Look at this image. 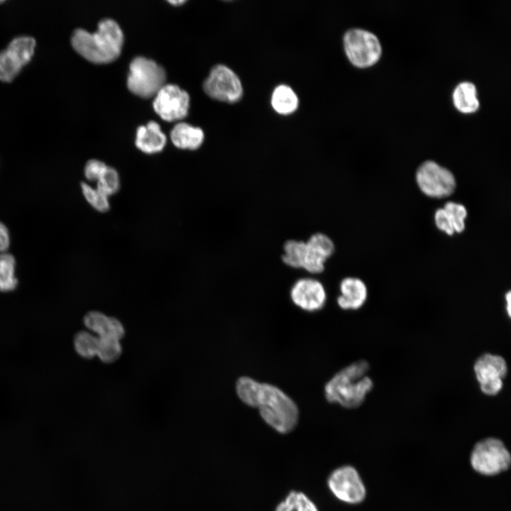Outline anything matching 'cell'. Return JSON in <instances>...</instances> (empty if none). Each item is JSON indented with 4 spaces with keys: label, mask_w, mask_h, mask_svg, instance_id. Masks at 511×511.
Segmentation results:
<instances>
[{
    "label": "cell",
    "mask_w": 511,
    "mask_h": 511,
    "mask_svg": "<svg viewBox=\"0 0 511 511\" xmlns=\"http://www.w3.org/2000/svg\"><path fill=\"white\" fill-rule=\"evenodd\" d=\"M238 397L246 405L258 408L263 419L281 434L296 427L299 411L295 402L275 385L241 377L236 385Z\"/></svg>",
    "instance_id": "cell-1"
},
{
    "label": "cell",
    "mask_w": 511,
    "mask_h": 511,
    "mask_svg": "<svg viewBox=\"0 0 511 511\" xmlns=\"http://www.w3.org/2000/svg\"><path fill=\"white\" fill-rule=\"evenodd\" d=\"M73 48L94 63H108L119 57L123 43V33L117 22L104 18L98 23L97 31L90 33L77 28L71 37Z\"/></svg>",
    "instance_id": "cell-2"
},
{
    "label": "cell",
    "mask_w": 511,
    "mask_h": 511,
    "mask_svg": "<svg viewBox=\"0 0 511 511\" xmlns=\"http://www.w3.org/2000/svg\"><path fill=\"white\" fill-rule=\"evenodd\" d=\"M369 367L361 359L339 370L324 387L327 401L347 409L359 407L373 388L372 380L366 375Z\"/></svg>",
    "instance_id": "cell-3"
},
{
    "label": "cell",
    "mask_w": 511,
    "mask_h": 511,
    "mask_svg": "<svg viewBox=\"0 0 511 511\" xmlns=\"http://www.w3.org/2000/svg\"><path fill=\"white\" fill-rule=\"evenodd\" d=\"M165 79L163 67L152 59L136 56L129 64L128 88L141 97L155 96L165 84Z\"/></svg>",
    "instance_id": "cell-4"
},
{
    "label": "cell",
    "mask_w": 511,
    "mask_h": 511,
    "mask_svg": "<svg viewBox=\"0 0 511 511\" xmlns=\"http://www.w3.org/2000/svg\"><path fill=\"white\" fill-rule=\"evenodd\" d=\"M344 48L349 61L358 67L375 63L381 55V45L372 32L362 28H351L344 34Z\"/></svg>",
    "instance_id": "cell-5"
},
{
    "label": "cell",
    "mask_w": 511,
    "mask_h": 511,
    "mask_svg": "<svg viewBox=\"0 0 511 511\" xmlns=\"http://www.w3.org/2000/svg\"><path fill=\"white\" fill-rule=\"evenodd\" d=\"M471 462L477 472L493 476L507 470L510 467L511 458L500 440L487 438L476 444L471 453Z\"/></svg>",
    "instance_id": "cell-6"
},
{
    "label": "cell",
    "mask_w": 511,
    "mask_h": 511,
    "mask_svg": "<svg viewBox=\"0 0 511 511\" xmlns=\"http://www.w3.org/2000/svg\"><path fill=\"white\" fill-rule=\"evenodd\" d=\"M203 89L210 97L228 103L238 101L243 94L239 77L232 70L222 64L211 67L209 75L204 80Z\"/></svg>",
    "instance_id": "cell-7"
},
{
    "label": "cell",
    "mask_w": 511,
    "mask_h": 511,
    "mask_svg": "<svg viewBox=\"0 0 511 511\" xmlns=\"http://www.w3.org/2000/svg\"><path fill=\"white\" fill-rule=\"evenodd\" d=\"M416 180L422 192L434 198L448 197L456 187L455 178L450 170L432 160L424 161L419 165Z\"/></svg>",
    "instance_id": "cell-8"
},
{
    "label": "cell",
    "mask_w": 511,
    "mask_h": 511,
    "mask_svg": "<svg viewBox=\"0 0 511 511\" xmlns=\"http://www.w3.org/2000/svg\"><path fill=\"white\" fill-rule=\"evenodd\" d=\"M473 370L483 393L489 396L499 393L507 372L506 361L502 356L484 353L476 359Z\"/></svg>",
    "instance_id": "cell-9"
},
{
    "label": "cell",
    "mask_w": 511,
    "mask_h": 511,
    "mask_svg": "<svg viewBox=\"0 0 511 511\" xmlns=\"http://www.w3.org/2000/svg\"><path fill=\"white\" fill-rule=\"evenodd\" d=\"M327 483L331 493L343 502L357 504L365 498V486L352 466H344L336 468L329 476Z\"/></svg>",
    "instance_id": "cell-10"
},
{
    "label": "cell",
    "mask_w": 511,
    "mask_h": 511,
    "mask_svg": "<svg viewBox=\"0 0 511 511\" xmlns=\"http://www.w3.org/2000/svg\"><path fill=\"white\" fill-rule=\"evenodd\" d=\"M189 105V94L175 84H165L155 95L153 102L155 112L168 121L185 117Z\"/></svg>",
    "instance_id": "cell-11"
},
{
    "label": "cell",
    "mask_w": 511,
    "mask_h": 511,
    "mask_svg": "<svg viewBox=\"0 0 511 511\" xmlns=\"http://www.w3.org/2000/svg\"><path fill=\"white\" fill-rule=\"evenodd\" d=\"M336 246L326 233L315 232L305 240L302 270L306 274L317 276L322 274L327 261L334 256Z\"/></svg>",
    "instance_id": "cell-12"
},
{
    "label": "cell",
    "mask_w": 511,
    "mask_h": 511,
    "mask_svg": "<svg viewBox=\"0 0 511 511\" xmlns=\"http://www.w3.org/2000/svg\"><path fill=\"white\" fill-rule=\"evenodd\" d=\"M290 297L297 307L305 311L314 312L324 307L327 294L324 283L318 278L303 275L292 284Z\"/></svg>",
    "instance_id": "cell-13"
},
{
    "label": "cell",
    "mask_w": 511,
    "mask_h": 511,
    "mask_svg": "<svg viewBox=\"0 0 511 511\" xmlns=\"http://www.w3.org/2000/svg\"><path fill=\"white\" fill-rule=\"evenodd\" d=\"M340 295L336 298L338 305L343 309H358L365 303L368 290L365 282L357 277L346 276L339 282Z\"/></svg>",
    "instance_id": "cell-14"
},
{
    "label": "cell",
    "mask_w": 511,
    "mask_h": 511,
    "mask_svg": "<svg viewBox=\"0 0 511 511\" xmlns=\"http://www.w3.org/2000/svg\"><path fill=\"white\" fill-rule=\"evenodd\" d=\"M84 324L98 337H111L121 341L125 335V328L117 318L109 317L101 312L91 311L87 313L84 317Z\"/></svg>",
    "instance_id": "cell-15"
},
{
    "label": "cell",
    "mask_w": 511,
    "mask_h": 511,
    "mask_svg": "<svg viewBox=\"0 0 511 511\" xmlns=\"http://www.w3.org/2000/svg\"><path fill=\"white\" fill-rule=\"evenodd\" d=\"M167 142L165 134L161 131L160 125L150 121L145 126L138 127L135 144L142 152L153 154L163 150Z\"/></svg>",
    "instance_id": "cell-16"
},
{
    "label": "cell",
    "mask_w": 511,
    "mask_h": 511,
    "mask_svg": "<svg viewBox=\"0 0 511 511\" xmlns=\"http://www.w3.org/2000/svg\"><path fill=\"white\" fill-rule=\"evenodd\" d=\"M172 143L178 148L195 150L199 148L204 139L202 128L186 122L176 123L170 131Z\"/></svg>",
    "instance_id": "cell-17"
},
{
    "label": "cell",
    "mask_w": 511,
    "mask_h": 511,
    "mask_svg": "<svg viewBox=\"0 0 511 511\" xmlns=\"http://www.w3.org/2000/svg\"><path fill=\"white\" fill-rule=\"evenodd\" d=\"M455 106L463 113L473 112L479 106L475 84L469 81L458 83L453 92Z\"/></svg>",
    "instance_id": "cell-18"
},
{
    "label": "cell",
    "mask_w": 511,
    "mask_h": 511,
    "mask_svg": "<svg viewBox=\"0 0 511 511\" xmlns=\"http://www.w3.org/2000/svg\"><path fill=\"white\" fill-rule=\"evenodd\" d=\"M298 104L297 96L290 86L280 84L273 90L271 105L279 114L289 115L294 113L298 107Z\"/></svg>",
    "instance_id": "cell-19"
},
{
    "label": "cell",
    "mask_w": 511,
    "mask_h": 511,
    "mask_svg": "<svg viewBox=\"0 0 511 511\" xmlns=\"http://www.w3.org/2000/svg\"><path fill=\"white\" fill-rule=\"evenodd\" d=\"M304 250V240L287 239L282 244L280 260L286 267L302 270Z\"/></svg>",
    "instance_id": "cell-20"
},
{
    "label": "cell",
    "mask_w": 511,
    "mask_h": 511,
    "mask_svg": "<svg viewBox=\"0 0 511 511\" xmlns=\"http://www.w3.org/2000/svg\"><path fill=\"white\" fill-rule=\"evenodd\" d=\"M35 40L31 36H19L13 38L6 48L23 67L31 60L35 48Z\"/></svg>",
    "instance_id": "cell-21"
},
{
    "label": "cell",
    "mask_w": 511,
    "mask_h": 511,
    "mask_svg": "<svg viewBox=\"0 0 511 511\" xmlns=\"http://www.w3.org/2000/svg\"><path fill=\"white\" fill-rule=\"evenodd\" d=\"M16 260L7 253L0 254V292L13 290L18 284L15 276Z\"/></svg>",
    "instance_id": "cell-22"
},
{
    "label": "cell",
    "mask_w": 511,
    "mask_h": 511,
    "mask_svg": "<svg viewBox=\"0 0 511 511\" xmlns=\"http://www.w3.org/2000/svg\"><path fill=\"white\" fill-rule=\"evenodd\" d=\"M275 511H318L314 503L304 493L291 491Z\"/></svg>",
    "instance_id": "cell-23"
},
{
    "label": "cell",
    "mask_w": 511,
    "mask_h": 511,
    "mask_svg": "<svg viewBox=\"0 0 511 511\" xmlns=\"http://www.w3.org/2000/svg\"><path fill=\"white\" fill-rule=\"evenodd\" d=\"M99 338L87 331L77 332L74 337L76 352L82 358H92L97 356Z\"/></svg>",
    "instance_id": "cell-24"
},
{
    "label": "cell",
    "mask_w": 511,
    "mask_h": 511,
    "mask_svg": "<svg viewBox=\"0 0 511 511\" xmlns=\"http://www.w3.org/2000/svg\"><path fill=\"white\" fill-rule=\"evenodd\" d=\"M98 337V336H97ZM97 356L104 363H112L119 358L122 353L120 340L111 337H98Z\"/></svg>",
    "instance_id": "cell-25"
},
{
    "label": "cell",
    "mask_w": 511,
    "mask_h": 511,
    "mask_svg": "<svg viewBox=\"0 0 511 511\" xmlns=\"http://www.w3.org/2000/svg\"><path fill=\"white\" fill-rule=\"evenodd\" d=\"M81 189L87 202L96 211L104 213L110 209L109 197L102 193L96 187L82 182L81 183Z\"/></svg>",
    "instance_id": "cell-26"
},
{
    "label": "cell",
    "mask_w": 511,
    "mask_h": 511,
    "mask_svg": "<svg viewBox=\"0 0 511 511\" xmlns=\"http://www.w3.org/2000/svg\"><path fill=\"white\" fill-rule=\"evenodd\" d=\"M23 66L6 49L0 51V80L11 82L19 74Z\"/></svg>",
    "instance_id": "cell-27"
},
{
    "label": "cell",
    "mask_w": 511,
    "mask_h": 511,
    "mask_svg": "<svg viewBox=\"0 0 511 511\" xmlns=\"http://www.w3.org/2000/svg\"><path fill=\"white\" fill-rule=\"evenodd\" d=\"M96 187L109 197L116 194L121 188V177L118 171L107 166L96 182Z\"/></svg>",
    "instance_id": "cell-28"
},
{
    "label": "cell",
    "mask_w": 511,
    "mask_h": 511,
    "mask_svg": "<svg viewBox=\"0 0 511 511\" xmlns=\"http://www.w3.org/2000/svg\"><path fill=\"white\" fill-rule=\"evenodd\" d=\"M443 209L446 211L454 231L462 232L465 229L464 219L467 216L466 207L461 204L449 202L445 204Z\"/></svg>",
    "instance_id": "cell-29"
},
{
    "label": "cell",
    "mask_w": 511,
    "mask_h": 511,
    "mask_svg": "<svg viewBox=\"0 0 511 511\" xmlns=\"http://www.w3.org/2000/svg\"><path fill=\"white\" fill-rule=\"evenodd\" d=\"M108 165L104 162L91 159L85 165L84 173L88 182H97Z\"/></svg>",
    "instance_id": "cell-30"
},
{
    "label": "cell",
    "mask_w": 511,
    "mask_h": 511,
    "mask_svg": "<svg viewBox=\"0 0 511 511\" xmlns=\"http://www.w3.org/2000/svg\"><path fill=\"white\" fill-rule=\"evenodd\" d=\"M434 220L435 224L439 229L445 231L448 235L454 234V227L450 222L446 211L443 208L439 209L436 211L434 215Z\"/></svg>",
    "instance_id": "cell-31"
},
{
    "label": "cell",
    "mask_w": 511,
    "mask_h": 511,
    "mask_svg": "<svg viewBox=\"0 0 511 511\" xmlns=\"http://www.w3.org/2000/svg\"><path fill=\"white\" fill-rule=\"evenodd\" d=\"M10 245V236L6 226L0 222V254L6 253Z\"/></svg>",
    "instance_id": "cell-32"
},
{
    "label": "cell",
    "mask_w": 511,
    "mask_h": 511,
    "mask_svg": "<svg viewBox=\"0 0 511 511\" xmlns=\"http://www.w3.org/2000/svg\"><path fill=\"white\" fill-rule=\"evenodd\" d=\"M505 300H506V301H507V305H506L507 313L509 317H510V312H511V310H510V306H511V305H510V301H511V294H510V291H508V292L506 293V295H505Z\"/></svg>",
    "instance_id": "cell-33"
},
{
    "label": "cell",
    "mask_w": 511,
    "mask_h": 511,
    "mask_svg": "<svg viewBox=\"0 0 511 511\" xmlns=\"http://www.w3.org/2000/svg\"><path fill=\"white\" fill-rule=\"evenodd\" d=\"M170 1V3L173 4H182L185 1L180 0V1Z\"/></svg>",
    "instance_id": "cell-34"
},
{
    "label": "cell",
    "mask_w": 511,
    "mask_h": 511,
    "mask_svg": "<svg viewBox=\"0 0 511 511\" xmlns=\"http://www.w3.org/2000/svg\"><path fill=\"white\" fill-rule=\"evenodd\" d=\"M3 2H4V1H0V4H1V3H3Z\"/></svg>",
    "instance_id": "cell-35"
}]
</instances>
